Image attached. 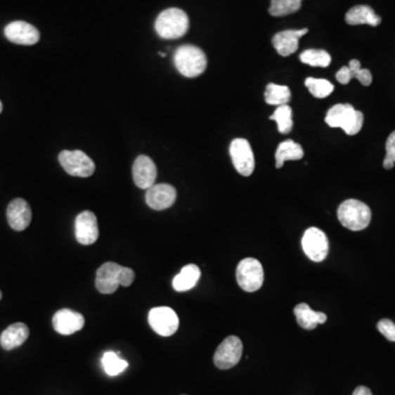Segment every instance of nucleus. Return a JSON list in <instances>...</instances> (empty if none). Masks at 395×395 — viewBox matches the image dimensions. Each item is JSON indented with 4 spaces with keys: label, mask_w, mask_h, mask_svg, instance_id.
<instances>
[{
    "label": "nucleus",
    "mask_w": 395,
    "mask_h": 395,
    "mask_svg": "<svg viewBox=\"0 0 395 395\" xmlns=\"http://www.w3.org/2000/svg\"><path fill=\"white\" fill-rule=\"evenodd\" d=\"M136 279L133 269L122 267L119 264L108 261L97 271L96 288L103 294H112L119 287H129Z\"/></svg>",
    "instance_id": "1"
},
{
    "label": "nucleus",
    "mask_w": 395,
    "mask_h": 395,
    "mask_svg": "<svg viewBox=\"0 0 395 395\" xmlns=\"http://www.w3.org/2000/svg\"><path fill=\"white\" fill-rule=\"evenodd\" d=\"M325 122L330 128H340L347 136H356L363 125V115L348 103H338L328 110Z\"/></svg>",
    "instance_id": "2"
},
{
    "label": "nucleus",
    "mask_w": 395,
    "mask_h": 395,
    "mask_svg": "<svg viewBox=\"0 0 395 395\" xmlns=\"http://www.w3.org/2000/svg\"><path fill=\"white\" fill-rule=\"evenodd\" d=\"M189 29V18L179 8H169L158 15L155 30L160 38L175 40L181 38Z\"/></svg>",
    "instance_id": "3"
},
{
    "label": "nucleus",
    "mask_w": 395,
    "mask_h": 395,
    "mask_svg": "<svg viewBox=\"0 0 395 395\" xmlns=\"http://www.w3.org/2000/svg\"><path fill=\"white\" fill-rule=\"evenodd\" d=\"M174 63L181 75L195 78L205 73L208 60L201 48L193 46H183L175 51Z\"/></svg>",
    "instance_id": "4"
},
{
    "label": "nucleus",
    "mask_w": 395,
    "mask_h": 395,
    "mask_svg": "<svg viewBox=\"0 0 395 395\" xmlns=\"http://www.w3.org/2000/svg\"><path fill=\"white\" fill-rule=\"evenodd\" d=\"M371 210L365 203L355 199L344 201L337 210L340 224L350 231H363L371 221Z\"/></svg>",
    "instance_id": "5"
},
{
    "label": "nucleus",
    "mask_w": 395,
    "mask_h": 395,
    "mask_svg": "<svg viewBox=\"0 0 395 395\" xmlns=\"http://www.w3.org/2000/svg\"><path fill=\"white\" fill-rule=\"evenodd\" d=\"M265 275L264 268L256 258H245L236 268V280L246 292H256L261 288Z\"/></svg>",
    "instance_id": "6"
},
{
    "label": "nucleus",
    "mask_w": 395,
    "mask_h": 395,
    "mask_svg": "<svg viewBox=\"0 0 395 395\" xmlns=\"http://www.w3.org/2000/svg\"><path fill=\"white\" fill-rule=\"evenodd\" d=\"M58 160L66 173L74 177H91L95 173V163L82 150H63Z\"/></svg>",
    "instance_id": "7"
},
{
    "label": "nucleus",
    "mask_w": 395,
    "mask_h": 395,
    "mask_svg": "<svg viewBox=\"0 0 395 395\" xmlns=\"http://www.w3.org/2000/svg\"><path fill=\"white\" fill-rule=\"evenodd\" d=\"M243 354V343L238 336H228L215 351L213 361L221 370H228L240 363Z\"/></svg>",
    "instance_id": "8"
},
{
    "label": "nucleus",
    "mask_w": 395,
    "mask_h": 395,
    "mask_svg": "<svg viewBox=\"0 0 395 395\" xmlns=\"http://www.w3.org/2000/svg\"><path fill=\"white\" fill-rule=\"evenodd\" d=\"M230 155L236 171L250 177L255 170V157L250 142L245 138H235L231 143Z\"/></svg>",
    "instance_id": "9"
},
{
    "label": "nucleus",
    "mask_w": 395,
    "mask_h": 395,
    "mask_svg": "<svg viewBox=\"0 0 395 395\" xmlns=\"http://www.w3.org/2000/svg\"><path fill=\"white\" fill-rule=\"evenodd\" d=\"M148 323L152 330L163 337L174 335L179 328L177 314L168 306L152 309L148 313Z\"/></svg>",
    "instance_id": "10"
},
{
    "label": "nucleus",
    "mask_w": 395,
    "mask_h": 395,
    "mask_svg": "<svg viewBox=\"0 0 395 395\" xmlns=\"http://www.w3.org/2000/svg\"><path fill=\"white\" fill-rule=\"evenodd\" d=\"M302 248L305 255L308 256L312 261L320 263L328 257V236L320 228H308L302 238Z\"/></svg>",
    "instance_id": "11"
},
{
    "label": "nucleus",
    "mask_w": 395,
    "mask_h": 395,
    "mask_svg": "<svg viewBox=\"0 0 395 395\" xmlns=\"http://www.w3.org/2000/svg\"><path fill=\"white\" fill-rule=\"evenodd\" d=\"M75 236L82 245H91L99 238L97 216L91 211H83L75 220Z\"/></svg>",
    "instance_id": "12"
},
{
    "label": "nucleus",
    "mask_w": 395,
    "mask_h": 395,
    "mask_svg": "<svg viewBox=\"0 0 395 395\" xmlns=\"http://www.w3.org/2000/svg\"><path fill=\"white\" fill-rule=\"evenodd\" d=\"M176 199L177 191L168 183H155L146 191V203L153 210H166L175 203Z\"/></svg>",
    "instance_id": "13"
},
{
    "label": "nucleus",
    "mask_w": 395,
    "mask_h": 395,
    "mask_svg": "<svg viewBox=\"0 0 395 395\" xmlns=\"http://www.w3.org/2000/svg\"><path fill=\"white\" fill-rule=\"evenodd\" d=\"M6 38L20 46H33L40 40V32L30 23L15 21L5 28Z\"/></svg>",
    "instance_id": "14"
},
{
    "label": "nucleus",
    "mask_w": 395,
    "mask_h": 395,
    "mask_svg": "<svg viewBox=\"0 0 395 395\" xmlns=\"http://www.w3.org/2000/svg\"><path fill=\"white\" fill-rule=\"evenodd\" d=\"M133 179L141 189H146L155 185L157 168L148 156L140 155L133 164Z\"/></svg>",
    "instance_id": "15"
},
{
    "label": "nucleus",
    "mask_w": 395,
    "mask_h": 395,
    "mask_svg": "<svg viewBox=\"0 0 395 395\" xmlns=\"http://www.w3.org/2000/svg\"><path fill=\"white\" fill-rule=\"evenodd\" d=\"M85 325V318L80 313L63 309L53 316V328L60 335H72Z\"/></svg>",
    "instance_id": "16"
},
{
    "label": "nucleus",
    "mask_w": 395,
    "mask_h": 395,
    "mask_svg": "<svg viewBox=\"0 0 395 395\" xmlns=\"http://www.w3.org/2000/svg\"><path fill=\"white\" fill-rule=\"evenodd\" d=\"M7 219L11 228L18 232L25 231L30 226L32 220V211L27 201L18 198L8 205Z\"/></svg>",
    "instance_id": "17"
},
{
    "label": "nucleus",
    "mask_w": 395,
    "mask_h": 395,
    "mask_svg": "<svg viewBox=\"0 0 395 395\" xmlns=\"http://www.w3.org/2000/svg\"><path fill=\"white\" fill-rule=\"evenodd\" d=\"M308 32V29H301V30H285L277 33L273 37V44L278 54L285 58L297 52L299 48V40Z\"/></svg>",
    "instance_id": "18"
},
{
    "label": "nucleus",
    "mask_w": 395,
    "mask_h": 395,
    "mask_svg": "<svg viewBox=\"0 0 395 395\" xmlns=\"http://www.w3.org/2000/svg\"><path fill=\"white\" fill-rule=\"evenodd\" d=\"M354 78L359 80L363 86H370L373 83V74L370 70L361 68V62L358 60H350L349 65L340 68L336 74L338 83L343 85H347Z\"/></svg>",
    "instance_id": "19"
},
{
    "label": "nucleus",
    "mask_w": 395,
    "mask_h": 395,
    "mask_svg": "<svg viewBox=\"0 0 395 395\" xmlns=\"http://www.w3.org/2000/svg\"><path fill=\"white\" fill-rule=\"evenodd\" d=\"M29 334L30 330L25 323H15L4 330L0 336V345L6 350L15 349L28 339Z\"/></svg>",
    "instance_id": "20"
},
{
    "label": "nucleus",
    "mask_w": 395,
    "mask_h": 395,
    "mask_svg": "<svg viewBox=\"0 0 395 395\" xmlns=\"http://www.w3.org/2000/svg\"><path fill=\"white\" fill-rule=\"evenodd\" d=\"M294 316L299 325L308 330H314L318 324H323L328 320L325 313L316 312L305 303H300L295 306Z\"/></svg>",
    "instance_id": "21"
},
{
    "label": "nucleus",
    "mask_w": 395,
    "mask_h": 395,
    "mask_svg": "<svg viewBox=\"0 0 395 395\" xmlns=\"http://www.w3.org/2000/svg\"><path fill=\"white\" fill-rule=\"evenodd\" d=\"M346 22L349 25H369L377 27L380 25L381 18L369 6H355L346 13Z\"/></svg>",
    "instance_id": "22"
},
{
    "label": "nucleus",
    "mask_w": 395,
    "mask_h": 395,
    "mask_svg": "<svg viewBox=\"0 0 395 395\" xmlns=\"http://www.w3.org/2000/svg\"><path fill=\"white\" fill-rule=\"evenodd\" d=\"M200 268L190 264L185 266L173 280V287L178 292H185L195 288L198 281L200 279Z\"/></svg>",
    "instance_id": "23"
},
{
    "label": "nucleus",
    "mask_w": 395,
    "mask_h": 395,
    "mask_svg": "<svg viewBox=\"0 0 395 395\" xmlns=\"http://www.w3.org/2000/svg\"><path fill=\"white\" fill-rule=\"evenodd\" d=\"M302 146L293 140H287L280 143L276 150V167H283L287 160H299L303 157Z\"/></svg>",
    "instance_id": "24"
},
{
    "label": "nucleus",
    "mask_w": 395,
    "mask_h": 395,
    "mask_svg": "<svg viewBox=\"0 0 395 395\" xmlns=\"http://www.w3.org/2000/svg\"><path fill=\"white\" fill-rule=\"evenodd\" d=\"M265 101L268 105H288L291 101V91L287 86L269 84L266 87Z\"/></svg>",
    "instance_id": "25"
},
{
    "label": "nucleus",
    "mask_w": 395,
    "mask_h": 395,
    "mask_svg": "<svg viewBox=\"0 0 395 395\" xmlns=\"http://www.w3.org/2000/svg\"><path fill=\"white\" fill-rule=\"evenodd\" d=\"M271 120L276 121L278 125V131L281 134H288L292 131V109L290 105H279L276 109L275 113L271 115Z\"/></svg>",
    "instance_id": "26"
},
{
    "label": "nucleus",
    "mask_w": 395,
    "mask_h": 395,
    "mask_svg": "<svg viewBox=\"0 0 395 395\" xmlns=\"http://www.w3.org/2000/svg\"><path fill=\"white\" fill-rule=\"evenodd\" d=\"M303 0H271L269 13L273 17H285L300 11Z\"/></svg>",
    "instance_id": "27"
},
{
    "label": "nucleus",
    "mask_w": 395,
    "mask_h": 395,
    "mask_svg": "<svg viewBox=\"0 0 395 395\" xmlns=\"http://www.w3.org/2000/svg\"><path fill=\"white\" fill-rule=\"evenodd\" d=\"M301 62L313 67H328L332 63V58L324 50H306L301 53Z\"/></svg>",
    "instance_id": "28"
},
{
    "label": "nucleus",
    "mask_w": 395,
    "mask_h": 395,
    "mask_svg": "<svg viewBox=\"0 0 395 395\" xmlns=\"http://www.w3.org/2000/svg\"><path fill=\"white\" fill-rule=\"evenodd\" d=\"M103 365L108 375L115 377L123 373L128 368L129 363L121 359L118 354L107 351L103 357Z\"/></svg>",
    "instance_id": "29"
},
{
    "label": "nucleus",
    "mask_w": 395,
    "mask_h": 395,
    "mask_svg": "<svg viewBox=\"0 0 395 395\" xmlns=\"http://www.w3.org/2000/svg\"><path fill=\"white\" fill-rule=\"evenodd\" d=\"M305 86L316 98H326L334 91L333 84L326 79L309 77L305 80Z\"/></svg>",
    "instance_id": "30"
},
{
    "label": "nucleus",
    "mask_w": 395,
    "mask_h": 395,
    "mask_svg": "<svg viewBox=\"0 0 395 395\" xmlns=\"http://www.w3.org/2000/svg\"><path fill=\"white\" fill-rule=\"evenodd\" d=\"M385 150H387V155L383 160V167L385 169H392L395 164V131L389 136L385 143Z\"/></svg>",
    "instance_id": "31"
},
{
    "label": "nucleus",
    "mask_w": 395,
    "mask_h": 395,
    "mask_svg": "<svg viewBox=\"0 0 395 395\" xmlns=\"http://www.w3.org/2000/svg\"><path fill=\"white\" fill-rule=\"evenodd\" d=\"M379 332L390 342H395V324L389 318H383L378 323Z\"/></svg>",
    "instance_id": "32"
},
{
    "label": "nucleus",
    "mask_w": 395,
    "mask_h": 395,
    "mask_svg": "<svg viewBox=\"0 0 395 395\" xmlns=\"http://www.w3.org/2000/svg\"><path fill=\"white\" fill-rule=\"evenodd\" d=\"M353 395H373L371 391L367 388V387H358L355 391H354Z\"/></svg>",
    "instance_id": "33"
},
{
    "label": "nucleus",
    "mask_w": 395,
    "mask_h": 395,
    "mask_svg": "<svg viewBox=\"0 0 395 395\" xmlns=\"http://www.w3.org/2000/svg\"><path fill=\"white\" fill-rule=\"evenodd\" d=\"M1 111H3V103L0 101V113H1Z\"/></svg>",
    "instance_id": "34"
},
{
    "label": "nucleus",
    "mask_w": 395,
    "mask_h": 395,
    "mask_svg": "<svg viewBox=\"0 0 395 395\" xmlns=\"http://www.w3.org/2000/svg\"><path fill=\"white\" fill-rule=\"evenodd\" d=\"M160 56H162V58H165L166 54H164V53L160 52Z\"/></svg>",
    "instance_id": "35"
},
{
    "label": "nucleus",
    "mask_w": 395,
    "mask_h": 395,
    "mask_svg": "<svg viewBox=\"0 0 395 395\" xmlns=\"http://www.w3.org/2000/svg\"><path fill=\"white\" fill-rule=\"evenodd\" d=\"M1 298H3V293L0 291V300H1Z\"/></svg>",
    "instance_id": "36"
}]
</instances>
